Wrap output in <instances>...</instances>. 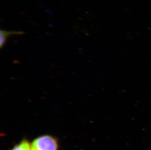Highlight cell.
Returning <instances> with one entry per match:
<instances>
[{
    "mask_svg": "<svg viewBox=\"0 0 151 150\" xmlns=\"http://www.w3.org/2000/svg\"><path fill=\"white\" fill-rule=\"evenodd\" d=\"M57 140L49 135L40 136L31 144V150H57Z\"/></svg>",
    "mask_w": 151,
    "mask_h": 150,
    "instance_id": "cell-1",
    "label": "cell"
},
{
    "mask_svg": "<svg viewBox=\"0 0 151 150\" xmlns=\"http://www.w3.org/2000/svg\"><path fill=\"white\" fill-rule=\"evenodd\" d=\"M1 34V42L0 47L2 48L6 44V40L9 37L12 35H23L24 32L20 31H6L5 30H1L0 31Z\"/></svg>",
    "mask_w": 151,
    "mask_h": 150,
    "instance_id": "cell-2",
    "label": "cell"
},
{
    "mask_svg": "<svg viewBox=\"0 0 151 150\" xmlns=\"http://www.w3.org/2000/svg\"><path fill=\"white\" fill-rule=\"evenodd\" d=\"M11 150H31V145L27 140H23Z\"/></svg>",
    "mask_w": 151,
    "mask_h": 150,
    "instance_id": "cell-3",
    "label": "cell"
}]
</instances>
